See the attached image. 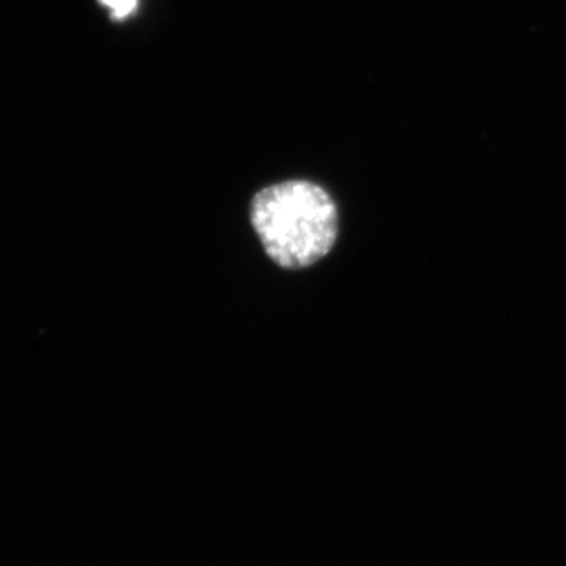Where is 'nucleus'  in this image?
Listing matches in <instances>:
<instances>
[{"label":"nucleus","mask_w":566,"mask_h":566,"mask_svg":"<svg viewBox=\"0 0 566 566\" xmlns=\"http://www.w3.org/2000/svg\"><path fill=\"white\" fill-rule=\"evenodd\" d=\"M99 2L111 10L114 21H124L138 6V0H99Z\"/></svg>","instance_id":"f03ea898"},{"label":"nucleus","mask_w":566,"mask_h":566,"mask_svg":"<svg viewBox=\"0 0 566 566\" xmlns=\"http://www.w3.org/2000/svg\"><path fill=\"white\" fill-rule=\"evenodd\" d=\"M250 219L264 252L283 270L314 266L336 244V202L321 186L306 180L275 184L256 192Z\"/></svg>","instance_id":"f257e3e1"}]
</instances>
